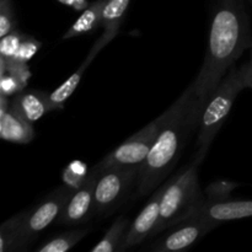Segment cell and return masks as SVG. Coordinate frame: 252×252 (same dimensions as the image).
Masks as SVG:
<instances>
[{"label": "cell", "instance_id": "6da1fadb", "mask_svg": "<svg viewBox=\"0 0 252 252\" xmlns=\"http://www.w3.org/2000/svg\"><path fill=\"white\" fill-rule=\"evenodd\" d=\"M208 44L204 62L193 83L199 97H208L234 63L252 47L245 0H208Z\"/></svg>", "mask_w": 252, "mask_h": 252}, {"label": "cell", "instance_id": "7a4b0ae2", "mask_svg": "<svg viewBox=\"0 0 252 252\" xmlns=\"http://www.w3.org/2000/svg\"><path fill=\"white\" fill-rule=\"evenodd\" d=\"M207 97H199L191 84L170 106V115L160 129L147 160L140 169L137 196L159 189L179 160L189 135L197 128Z\"/></svg>", "mask_w": 252, "mask_h": 252}, {"label": "cell", "instance_id": "3957f363", "mask_svg": "<svg viewBox=\"0 0 252 252\" xmlns=\"http://www.w3.org/2000/svg\"><path fill=\"white\" fill-rule=\"evenodd\" d=\"M245 88H250V63L244 64L240 68L231 66L207 97L198 123V152L196 157L204 159L209 145L225 122L234 101Z\"/></svg>", "mask_w": 252, "mask_h": 252}, {"label": "cell", "instance_id": "277c9868", "mask_svg": "<svg viewBox=\"0 0 252 252\" xmlns=\"http://www.w3.org/2000/svg\"><path fill=\"white\" fill-rule=\"evenodd\" d=\"M203 159L196 157L189 167L165 185L160 202V219L153 235L191 218L204 199L199 189L198 166Z\"/></svg>", "mask_w": 252, "mask_h": 252}, {"label": "cell", "instance_id": "5b68a950", "mask_svg": "<svg viewBox=\"0 0 252 252\" xmlns=\"http://www.w3.org/2000/svg\"><path fill=\"white\" fill-rule=\"evenodd\" d=\"M170 115V107L155 118L153 122L145 126L143 129L139 132L133 134L132 137L128 138L126 142L118 145L113 152L106 155L95 167L94 170L97 172L103 171L110 167H117V166H143V164L147 160L148 155H149L150 149H152L153 144H154L155 139H157L158 134H159L160 129L164 126L165 121L167 120Z\"/></svg>", "mask_w": 252, "mask_h": 252}, {"label": "cell", "instance_id": "8992f818", "mask_svg": "<svg viewBox=\"0 0 252 252\" xmlns=\"http://www.w3.org/2000/svg\"><path fill=\"white\" fill-rule=\"evenodd\" d=\"M140 169V166H117L98 172L94 202L95 216H106L125 201L135 180L139 179Z\"/></svg>", "mask_w": 252, "mask_h": 252}, {"label": "cell", "instance_id": "52a82bcc", "mask_svg": "<svg viewBox=\"0 0 252 252\" xmlns=\"http://www.w3.org/2000/svg\"><path fill=\"white\" fill-rule=\"evenodd\" d=\"M73 192L74 189L70 187H61L51 196L47 197L44 201H42L38 206L32 208L27 213H24L22 235H24V240L27 248L38 236L39 233L46 230L51 224L58 220L64 206L70 198Z\"/></svg>", "mask_w": 252, "mask_h": 252}, {"label": "cell", "instance_id": "ba28073f", "mask_svg": "<svg viewBox=\"0 0 252 252\" xmlns=\"http://www.w3.org/2000/svg\"><path fill=\"white\" fill-rule=\"evenodd\" d=\"M98 172L94 169L91 170L85 182L78 189H74L70 198L64 206L57 224L70 226L81 225L88 223L95 216L94 202H95V187Z\"/></svg>", "mask_w": 252, "mask_h": 252}, {"label": "cell", "instance_id": "9c48e42d", "mask_svg": "<svg viewBox=\"0 0 252 252\" xmlns=\"http://www.w3.org/2000/svg\"><path fill=\"white\" fill-rule=\"evenodd\" d=\"M164 189L165 185L158 189V191L150 197L144 208L138 214L137 218L130 223L118 252L127 251L129 249L135 248L140 243H143L145 239L154 234V230L160 219V202H161Z\"/></svg>", "mask_w": 252, "mask_h": 252}, {"label": "cell", "instance_id": "30bf717a", "mask_svg": "<svg viewBox=\"0 0 252 252\" xmlns=\"http://www.w3.org/2000/svg\"><path fill=\"white\" fill-rule=\"evenodd\" d=\"M216 226L217 224L212 223V221L191 217L187 220L177 224V229H175L171 234L165 236L162 240L155 243L150 248V250L155 252L185 250V249L189 248L194 243H197L202 236L206 235Z\"/></svg>", "mask_w": 252, "mask_h": 252}, {"label": "cell", "instance_id": "8fae6325", "mask_svg": "<svg viewBox=\"0 0 252 252\" xmlns=\"http://www.w3.org/2000/svg\"><path fill=\"white\" fill-rule=\"evenodd\" d=\"M0 105V137L15 144H29L34 137L31 122L25 120L10 105V97L1 95Z\"/></svg>", "mask_w": 252, "mask_h": 252}, {"label": "cell", "instance_id": "7c38bea8", "mask_svg": "<svg viewBox=\"0 0 252 252\" xmlns=\"http://www.w3.org/2000/svg\"><path fill=\"white\" fill-rule=\"evenodd\" d=\"M192 217L214 224L252 217V201H204Z\"/></svg>", "mask_w": 252, "mask_h": 252}, {"label": "cell", "instance_id": "4fadbf2b", "mask_svg": "<svg viewBox=\"0 0 252 252\" xmlns=\"http://www.w3.org/2000/svg\"><path fill=\"white\" fill-rule=\"evenodd\" d=\"M129 2L130 0H105L102 9V21H101L103 33L88 54L89 59L94 61L98 52L117 36Z\"/></svg>", "mask_w": 252, "mask_h": 252}, {"label": "cell", "instance_id": "5bb4252c", "mask_svg": "<svg viewBox=\"0 0 252 252\" xmlns=\"http://www.w3.org/2000/svg\"><path fill=\"white\" fill-rule=\"evenodd\" d=\"M11 107L29 122L41 120L46 113L52 112L48 94L38 90H24L10 101Z\"/></svg>", "mask_w": 252, "mask_h": 252}, {"label": "cell", "instance_id": "9a60e30c", "mask_svg": "<svg viewBox=\"0 0 252 252\" xmlns=\"http://www.w3.org/2000/svg\"><path fill=\"white\" fill-rule=\"evenodd\" d=\"M105 0H96L89 4L85 10H83L80 16L71 25L70 29L64 33L63 39L73 38V37L81 36L84 33L93 32L94 30L101 26L102 21V9Z\"/></svg>", "mask_w": 252, "mask_h": 252}, {"label": "cell", "instance_id": "2e32d148", "mask_svg": "<svg viewBox=\"0 0 252 252\" xmlns=\"http://www.w3.org/2000/svg\"><path fill=\"white\" fill-rule=\"evenodd\" d=\"M22 220L24 213H19L2 223L0 228V251L16 252L26 250L27 246L22 235Z\"/></svg>", "mask_w": 252, "mask_h": 252}, {"label": "cell", "instance_id": "e0dca14e", "mask_svg": "<svg viewBox=\"0 0 252 252\" xmlns=\"http://www.w3.org/2000/svg\"><path fill=\"white\" fill-rule=\"evenodd\" d=\"M91 62L93 61L86 57L84 63L79 66V69L73 74V75L69 76V78L66 79L61 86H58L56 90L52 91L51 94H48L49 105H51L52 111H58L64 107V103H65V101L73 95L74 91L76 90V88H78L79 84H80L81 79H83V75L85 74L86 68L90 65Z\"/></svg>", "mask_w": 252, "mask_h": 252}, {"label": "cell", "instance_id": "ac0fdd59", "mask_svg": "<svg viewBox=\"0 0 252 252\" xmlns=\"http://www.w3.org/2000/svg\"><path fill=\"white\" fill-rule=\"evenodd\" d=\"M130 225V221L127 217L122 216L116 219L112 225L106 231L105 236L91 249L93 252H115L121 248L126 233Z\"/></svg>", "mask_w": 252, "mask_h": 252}, {"label": "cell", "instance_id": "d6986e66", "mask_svg": "<svg viewBox=\"0 0 252 252\" xmlns=\"http://www.w3.org/2000/svg\"><path fill=\"white\" fill-rule=\"evenodd\" d=\"M89 229H76V230L64 231V233L56 235L49 239L42 246L36 249L37 252H65L70 250L76 245L81 239L85 238L89 234Z\"/></svg>", "mask_w": 252, "mask_h": 252}, {"label": "cell", "instance_id": "ffe728a7", "mask_svg": "<svg viewBox=\"0 0 252 252\" xmlns=\"http://www.w3.org/2000/svg\"><path fill=\"white\" fill-rule=\"evenodd\" d=\"M16 26L17 20L12 0H0V36H6L16 30Z\"/></svg>", "mask_w": 252, "mask_h": 252}, {"label": "cell", "instance_id": "44dd1931", "mask_svg": "<svg viewBox=\"0 0 252 252\" xmlns=\"http://www.w3.org/2000/svg\"><path fill=\"white\" fill-rule=\"evenodd\" d=\"M24 36L25 33H21L17 30H14L12 32L7 33L6 36L1 37V41H0V54H1L2 58H15Z\"/></svg>", "mask_w": 252, "mask_h": 252}, {"label": "cell", "instance_id": "7402d4cb", "mask_svg": "<svg viewBox=\"0 0 252 252\" xmlns=\"http://www.w3.org/2000/svg\"><path fill=\"white\" fill-rule=\"evenodd\" d=\"M238 187V184L235 182H226V181H218L213 182L206 189L207 201L209 202H220L225 201L229 198V194L234 189Z\"/></svg>", "mask_w": 252, "mask_h": 252}, {"label": "cell", "instance_id": "603a6c76", "mask_svg": "<svg viewBox=\"0 0 252 252\" xmlns=\"http://www.w3.org/2000/svg\"><path fill=\"white\" fill-rule=\"evenodd\" d=\"M41 46V42L37 41L34 37L30 36V34H25L21 44H20L19 51H17L14 59L22 62V63H29L36 56V53L39 51Z\"/></svg>", "mask_w": 252, "mask_h": 252}, {"label": "cell", "instance_id": "cb8c5ba5", "mask_svg": "<svg viewBox=\"0 0 252 252\" xmlns=\"http://www.w3.org/2000/svg\"><path fill=\"white\" fill-rule=\"evenodd\" d=\"M26 85L16 75L9 73V71L0 75V94L1 95L7 96V97L15 96L24 91Z\"/></svg>", "mask_w": 252, "mask_h": 252}, {"label": "cell", "instance_id": "d4e9b609", "mask_svg": "<svg viewBox=\"0 0 252 252\" xmlns=\"http://www.w3.org/2000/svg\"><path fill=\"white\" fill-rule=\"evenodd\" d=\"M88 176H89V175H88ZM88 176H86V177H88ZM86 177L80 176V175L75 174V172L71 171V170L69 169L68 166L64 169L63 175H62V180H63L64 185H65V186H68V187H70V189H78L79 187H80L81 185L85 182Z\"/></svg>", "mask_w": 252, "mask_h": 252}, {"label": "cell", "instance_id": "484cf974", "mask_svg": "<svg viewBox=\"0 0 252 252\" xmlns=\"http://www.w3.org/2000/svg\"><path fill=\"white\" fill-rule=\"evenodd\" d=\"M68 167L73 172H75V174L80 175V176L86 177L89 174H90V171H89L88 165H86L85 162L80 161V160H73V161H71L70 164L68 165Z\"/></svg>", "mask_w": 252, "mask_h": 252}, {"label": "cell", "instance_id": "4316f807", "mask_svg": "<svg viewBox=\"0 0 252 252\" xmlns=\"http://www.w3.org/2000/svg\"><path fill=\"white\" fill-rule=\"evenodd\" d=\"M61 4L66 5V6L71 7V9L76 10V11H81L85 10L89 6L88 0H58Z\"/></svg>", "mask_w": 252, "mask_h": 252}, {"label": "cell", "instance_id": "83f0119b", "mask_svg": "<svg viewBox=\"0 0 252 252\" xmlns=\"http://www.w3.org/2000/svg\"><path fill=\"white\" fill-rule=\"evenodd\" d=\"M250 63V88H252V62H249Z\"/></svg>", "mask_w": 252, "mask_h": 252}, {"label": "cell", "instance_id": "f1b7e54d", "mask_svg": "<svg viewBox=\"0 0 252 252\" xmlns=\"http://www.w3.org/2000/svg\"><path fill=\"white\" fill-rule=\"evenodd\" d=\"M250 61L252 62V52H251V59H250Z\"/></svg>", "mask_w": 252, "mask_h": 252}, {"label": "cell", "instance_id": "f546056e", "mask_svg": "<svg viewBox=\"0 0 252 252\" xmlns=\"http://www.w3.org/2000/svg\"><path fill=\"white\" fill-rule=\"evenodd\" d=\"M249 1H250V2H251V4H252V0H249Z\"/></svg>", "mask_w": 252, "mask_h": 252}]
</instances>
